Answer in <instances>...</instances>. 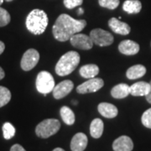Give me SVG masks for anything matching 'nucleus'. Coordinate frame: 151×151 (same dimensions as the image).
<instances>
[{"instance_id": "1", "label": "nucleus", "mask_w": 151, "mask_h": 151, "mask_svg": "<svg viewBox=\"0 0 151 151\" xmlns=\"http://www.w3.org/2000/svg\"><path fill=\"white\" fill-rule=\"evenodd\" d=\"M86 26L84 19H75L66 14H60L52 27V33L55 39L60 42L70 40L72 35L80 33Z\"/></svg>"}, {"instance_id": "2", "label": "nucleus", "mask_w": 151, "mask_h": 151, "mask_svg": "<svg viewBox=\"0 0 151 151\" xmlns=\"http://www.w3.org/2000/svg\"><path fill=\"white\" fill-rule=\"evenodd\" d=\"M48 16L46 13L41 9H34L26 18V28L34 35H41L45 32L48 25Z\"/></svg>"}, {"instance_id": "3", "label": "nucleus", "mask_w": 151, "mask_h": 151, "mask_svg": "<svg viewBox=\"0 0 151 151\" xmlns=\"http://www.w3.org/2000/svg\"><path fill=\"white\" fill-rule=\"evenodd\" d=\"M80 55L76 51H68L64 54L55 65V73L60 76L70 75L80 63Z\"/></svg>"}, {"instance_id": "4", "label": "nucleus", "mask_w": 151, "mask_h": 151, "mask_svg": "<svg viewBox=\"0 0 151 151\" xmlns=\"http://www.w3.org/2000/svg\"><path fill=\"white\" fill-rule=\"evenodd\" d=\"M60 128L59 120L55 119H48L43 120L36 126L35 134L38 137L47 139L55 134Z\"/></svg>"}, {"instance_id": "5", "label": "nucleus", "mask_w": 151, "mask_h": 151, "mask_svg": "<svg viewBox=\"0 0 151 151\" xmlns=\"http://www.w3.org/2000/svg\"><path fill=\"white\" fill-rule=\"evenodd\" d=\"M36 89L41 94H48L53 91L55 87V80L53 76L48 71L42 70L38 74L35 82Z\"/></svg>"}, {"instance_id": "6", "label": "nucleus", "mask_w": 151, "mask_h": 151, "mask_svg": "<svg viewBox=\"0 0 151 151\" xmlns=\"http://www.w3.org/2000/svg\"><path fill=\"white\" fill-rule=\"evenodd\" d=\"M92 42L98 46H108L113 42V36L111 33L102 29H94L90 33Z\"/></svg>"}, {"instance_id": "7", "label": "nucleus", "mask_w": 151, "mask_h": 151, "mask_svg": "<svg viewBox=\"0 0 151 151\" xmlns=\"http://www.w3.org/2000/svg\"><path fill=\"white\" fill-rule=\"evenodd\" d=\"M40 60V54L35 49H29L23 55L21 59V68L25 71L32 70Z\"/></svg>"}, {"instance_id": "8", "label": "nucleus", "mask_w": 151, "mask_h": 151, "mask_svg": "<svg viewBox=\"0 0 151 151\" xmlns=\"http://www.w3.org/2000/svg\"><path fill=\"white\" fill-rule=\"evenodd\" d=\"M104 86V81L101 78H91L88 81L83 82L80 86H77L76 92L80 94H86V93H92L96 92L100 90Z\"/></svg>"}, {"instance_id": "9", "label": "nucleus", "mask_w": 151, "mask_h": 151, "mask_svg": "<svg viewBox=\"0 0 151 151\" xmlns=\"http://www.w3.org/2000/svg\"><path fill=\"white\" fill-rule=\"evenodd\" d=\"M70 44L77 49L81 50H90L93 46V42L90 35L77 33L72 35L70 39Z\"/></svg>"}, {"instance_id": "10", "label": "nucleus", "mask_w": 151, "mask_h": 151, "mask_svg": "<svg viewBox=\"0 0 151 151\" xmlns=\"http://www.w3.org/2000/svg\"><path fill=\"white\" fill-rule=\"evenodd\" d=\"M74 84L70 80H65L60 82L53 89V96L55 99H61L67 96L73 89Z\"/></svg>"}, {"instance_id": "11", "label": "nucleus", "mask_w": 151, "mask_h": 151, "mask_svg": "<svg viewBox=\"0 0 151 151\" xmlns=\"http://www.w3.org/2000/svg\"><path fill=\"white\" fill-rule=\"evenodd\" d=\"M114 151H132L134 149V143L129 136H120L113 143Z\"/></svg>"}, {"instance_id": "12", "label": "nucleus", "mask_w": 151, "mask_h": 151, "mask_svg": "<svg viewBox=\"0 0 151 151\" xmlns=\"http://www.w3.org/2000/svg\"><path fill=\"white\" fill-rule=\"evenodd\" d=\"M108 26L113 32L121 35H127L129 34L131 30L130 26L128 24L120 21L116 18H112L108 20Z\"/></svg>"}, {"instance_id": "13", "label": "nucleus", "mask_w": 151, "mask_h": 151, "mask_svg": "<svg viewBox=\"0 0 151 151\" xmlns=\"http://www.w3.org/2000/svg\"><path fill=\"white\" fill-rule=\"evenodd\" d=\"M150 92V83L139 81L130 86V95L134 97H145Z\"/></svg>"}, {"instance_id": "14", "label": "nucleus", "mask_w": 151, "mask_h": 151, "mask_svg": "<svg viewBox=\"0 0 151 151\" xmlns=\"http://www.w3.org/2000/svg\"><path fill=\"white\" fill-rule=\"evenodd\" d=\"M120 53L126 55H134L139 51V45L133 40H126L120 42L119 45Z\"/></svg>"}, {"instance_id": "15", "label": "nucleus", "mask_w": 151, "mask_h": 151, "mask_svg": "<svg viewBox=\"0 0 151 151\" xmlns=\"http://www.w3.org/2000/svg\"><path fill=\"white\" fill-rule=\"evenodd\" d=\"M87 137L83 133L76 134L70 142V150L71 151H84L87 146Z\"/></svg>"}, {"instance_id": "16", "label": "nucleus", "mask_w": 151, "mask_h": 151, "mask_svg": "<svg viewBox=\"0 0 151 151\" xmlns=\"http://www.w3.org/2000/svg\"><path fill=\"white\" fill-rule=\"evenodd\" d=\"M97 109L100 114L107 119H113L119 113V110L117 107L114 106L113 104L108 103H100L97 107Z\"/></svg>"}, {"instance_id": "17", "label": "nucleus", "mask_w": 151, "mask_h": 151, "mask_svg": "<svg viewBox=\"0 0 151 151\" xmlns=\"http://www.w3.org/2000/svg\"><path fill=\"white\" fill-rule=\"evenodd\" d=\"M130 94V86L125 83H120L113 86L111 95L112 97L117 99H122L127 97Z\"/></svg>"}, {"instance_id": "18", "label": "nucleus", "mask_w": 151, "mask_h": 151, "mask_svg": "<svg viewBox=\"0 0 151 151\" xmlns=\"http://www.w3.org/2000/svg\"><path fill=\"white\" fill-rule=\"evenodd\" d=\"M79 73L83 78H86V79L94 78L99 73V67L95 64L82 65L80 68Z\"/></svg>"}, {"instance_id": "19", "label": "nucleus", "mask_w": 151, "mask_h": 151, "mask_svg": "<svg viewBox=\"0 0 151 151\" xmlns=\"http://www.w3.org/2000/svg\"><path fill=\"white\" fill-rule=\"evenodd\" d=\"M145 66H144L143 65H135L128 69L126 72V76L130 80H134V79H138L144 76L145 75Z\"/></svg>"}, {"instance_id": "20", "label": "nucleus", "mask_w": 151, "mask_h": 151, "mask_svg": "<svg viewBox=\"0 0 151 151\" xmlns=\"http://www.w3.org/2000/svg\"><path fill=\"white\" fill-rule=\"evenodd\" d=\"M104 125L102 119H93L90 125V134L91 136L94 139H99L103 133Z\"/></svg>"}, {"instance_id": "21", "label": "nucleus", "mask_w": 151, "mask_h": 151, "mask_svg": "<svg viewBox=\"0 0 151 151\" xmlns=\"http://www.w3.org/2000/svg\"><path fill=\"white\" fill-rule=\"evenodd\" d=\"M142 9V4L139 0H126L123 4V9L128 14H139Z\"/></svg>"}, {"instance_id": "22", "label": "nucleus", "mask_w": 151, "mask_h": 151, "mask_svg": "<svg viewBox=\"0 0 151 151\" xmlns=\"http://www.w3.org/2000/svg\"><path fill=\"white\" fill-rule=\"evenodd\" d=\"M60 113L63 122L67 125H72L75 123V114L70 108L63 106L60 110Z\"/></svg>"}, {"instance_id": "23", "label": "nucleus", "mask_w": 151, "mask_h": 151, "mask_svg": "<svg viewBox=\"0 0 151 151\" xmlns=\"http://www.w3.org/2000/svg\"><path fill=\"white\" fill-rule=\"evenodd\" d=\"M11 99L10 91L4 86H0V108L9 103Z\"/></svg>"}, {"instance_id": "24", "label": "nucleus", "mask_w": 151, "mask_h": 151, "mask_svg": "<svg viewBox=\"0 0 151 151\" xmlns=\"http://www.w3.org/2000/svg\"><path fill=\"white\" fill-rule=\"evenodd\" d=\"M3 134L5 139H10L15 134V129L10 123H5L3 125Z\"/></svg>"}, {"instance_id": "25", "label": "nucleus", "mask_w": 151, "mask_h": 151, "mask_svg": "<svg viewBox=\"0 0 151 151\" xmlns=\"http://www.w3.org/2000/svg\"><path fill=\"white\" fill-rule=\"evenodd\" d=\"M10 20L11 17L9 12L0 7V27L6 26L7 24H9Z\"/></svg>"}, {"instance_id": "26", "label": "nucleus", "mask_w": 151, "mask_h": 151, "mask_svg": "<svg viewBox=\"0 0 151 151\" xmlns=\"http://www.w3.org/2000/svg\"><path fill=\"white\" fill-rule=\"evenodd\" d=\"M98 4L108 9H115L119 5V0H98Z\"/></svg>"}, {"instance_id": "27", "label": "nucleus", "mask_w": 151, "mask_h": 151, "mask_svg": "<svg viewBox=\"0 0 151 151\" xmlns=\"http://www.w3.org/2000/svg\"><path fill=\"white\" fill-rule=\"evenodd\" d=\"M141 121L145 127L148 129H151V108L147 109L145 112L143 113Z\"/></svg>"}, {"instance_id": "28", "label": "nucleus", "mask_w": 151, "mask_h": 151, "mask_svg": "<svg viewBox=\"0 0 151 151\" xmlns=\"http://www.w3.org/2000/svg\"><path fill=\"white\" fill-rule=\"evenodd\" d=\"M83 0H64V5L69 9L81 6Z\"/></svg>"}, {"instance_id": "29", "label": "nucleus", "mask_w": 151, "mask_h": 151, "mask_svg": "<svg viewBox=\"0 0 151 151\" xmlns=\"http://www.w3.org/2000/svg\"><path fill=\"white\" fill-rule=\"evenodd\" d=\"M10 151H26L20 145H14L11 147Z\"/></svg>"}, {"instance_id": "30", "label": "nucleus", "mask_w": 151, "mask_h": 151, "mask_svg": "<svg viewBox=\"0 0 151 151\" xmlns=\"http://www.w3.org/2000/svg\"><path fill=\"white\" fill-rule=\"evenodd\" d=\"M4 49H5V45L4 42L0 41V55L4 51Z\"/></svg>"}, {"instance_id": "31", "label": "nucleus", "mask_w": 151, "mask_h": 151, "mask_svg": "<svg viewBox=\"0 0 151 151\" xmlns=\"http://www.w3.org/2000/svg\"><path fill=\"white\" fill-rule=\"evenodd\" d=\"M150 83V93H149L147 96H145V97H146V100H147V102H148V103H150L151 104V81Z\"/></svg>"}, {"instance_id": "32", "label": "nucleus", "mask_w": 151, "mask_h": 151, "mask_svg": "<svg viewBox=\"0 0 151 151\" xmlns=\"http://www.w3.org/2000/svg\"><path fill=\"white\" fill-rule=\"evenodd\" d=\"M5 76V73H4V70L2 69V67L0 66V80H2L4 77Z\"/></svg>"}, {"instance_id": "33", "label": "nucleus", "mask_w": 151, "mask_h": 151, "mask_svg": "<svg viewBox=\"0 0 151 151\" xmlns=\"http://www.w3.org/2000/svg\"><path fill=\"white\" fill-rule=\"evenodd\" d=\"M77 13H78L79 14H82L84 13V10H83V9H81V8H80V9H78V11H77Z\"/></svg>"}, {"instance_id": "34", "label": "nucleus", "mask_w": 151, "mask_h": 151, "mask_svg": "<svg viewBox=\"0 0 151 151\" xmlns=\"http://www.w3.org/2000/svg\"><path fill=\"white\" fill-rule=\"evenodd\" d=\"M53 151H65L63 149H61V148H55V150H53Z\"/></svg>"}, {"instance_id": "35", "label": "nucleus", "mask_w": 151, "mask_h": 151, "mask_svg": "<svg viewBox=\"0 0 151 151\" xmlns=\"http://www.w3.org/2000/svg\"><path fill=\"white\" fill-rule=\"evenodd\" d=\"M4 3V0H0V5Z\"/></svg>"}, {"instance_id": "36", "label": "nucleus", "mask_w": 151, "mask_h": 151, "mask_svg": "<svg viewBox=\"0 0 151 151\" xmlns=\"http://www.w3.org/2000/svg\"><path fill=\"white\" fill-rule=\"evenodd\" d=\"M6 2H11V1H13V0H5Z\"/></svg>"}]
</instances>
